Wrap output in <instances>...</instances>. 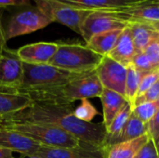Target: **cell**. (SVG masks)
<instances>
[{
	"mask_svg": "<svg viewBox=\"0 0 159 158\" xmlns=\"http://www.w3.org/2000/svg\"><path fill=\"white\" fill-rule=\"evenodd\" d=\"M73 103L54 101H34L29 108L1 119L4 123L30 122L57 127L77 140L91 146L104 149L107 130L102 122H85L74 115Z\"/></svg>",
	"mask_w": 159,
	"mask_h": 158,
	"instance_id": "cell-1",
	"label": "cell"
},
{
	"mask_svg": "<svg viewBox=\"0 0 159 158\" xmlns=\"http://www.w3.org/2000/svg\"><path fill=\"white\" fill-rule=\"evenodd\" d=\"M103 87L95 71L79 74L66 85L44 92L27 94L33 101H54L74 103L75 101L96 98L102 95Z\"/></svg>",
	"mask_w": 159,
	"mask_h": 158,
	"instance_id": "cell-2",
	"label": "cell"
},
{
	"mask_svg": "<svg viewBox=\"0 0 159 158\" xmlns=\"http://www.w3.org/2000/svg\"><path fill=\"white\" fill-rule=\"evenodd\" d=\"M22 83L17 92L24 94L44 92L62 87L79 74L59 69L49 64L22 62Z\"/></svg>",
	"mask_w": 159,
	"mask_h": 158,
	"instance_id": "cell-3",
	"label": "cell"
},
{
	"mask_svg": "<svg viewBox=\"0 0 159 158\" xmlns=\"http://www.w3.org/2000/svg\"><path fill=\"white\" fill-rule=\"evenodd\" d=\"M102 58L87 45L58 42L57 51L48 64L70 73L84 74L95 71Z\"/></svg>",
	"mask_w": 159,
	"mask_h": 158,
	"instance_id": "cell-4",
	"label": "cell"
},
{
	"mask_svg": "<svg viewBox=\"0 0 159 158\" xmlns=\"http://www.w3.org/2000/svg\"><path fill=\"white\" fill-rule=\"evenodd\" d=\"M1 127L18 131L43 146L63 148L94 147L82 142L81 141L54 126L30 122H14L1 124Z\"/></svg>",
	"mask_w": 159,
	"mask_h": 158,
	"instance_id": "cell-5",
	"label": "cell"
},
{
	"mask_svg": "<svg viewBox=\"0 0 159 158\" xmlns=\"http://www.w3.org/2000/svg\"><path fill=\"white\" fill-rule=\"evenodd\" d=\"M38 7L51 22H58L67 26L80 34L81 25L86 17L92 10L75 8L59 0H34Z\"/></svg>",
	"mask_w": 159,
	"mask_h": 158,
	"instance_id": "cell-6",
	"label": "cell"
},
{
	"mask_svg": "<svg viewBox=\"0 0 159 158\" xmlns=\"http://www.w3.org/2000/svg\"><path fill=\"white\" fill-rule=\"evenodd\" d=\"M51 23V20L38 8L30 7L14 14L5 28L7 42L14 37L28 34L43 29Z\"/></svg>",
	"mask_w": 159,
	"mask_h": 158,
	"instance_id": "cell-7",
	"label": "cell"
},
{
	"mask_svg": "<svg viewBox=\"0 0 159 158\" xmlns=\"http://www.w3.org/2000/svg\"><path fill=\"white\" fill-rule=\"evenodd\" d=\"M95 72L103 88L115 91L125 97L127 80V67L125 65L109 56H103Z\"/></svg>",
	"mask_w": 159,
	"mask_h": 158,
	"instance_id": "cell-8",
	"label": "cell"
},
{
	"mask_svg": "<svg viewBox=\"0 0 159 158\" xmlns=\"http://www.w3.org/2000/svg\"><path fill=\"white\" fill-rule=\"evenodd\" d=\"M127 25L126 21L113 16L107 10H92L81 25L80 35L87 43L95 34L113 30H123Z\"/></svg>",
	"mask_w": 159,
	"mask_h": 158,
	"instance_id": "cell-9",
	"label": "cell"
},
{
	"mask_svg": "<svg viewBox=\"0 0 159 158\" xmlns=\"http://www.w3.org/2000/svg\"><path fill=\"white\" fill-rule=\"evenodd\" d=\"M22 61L15 50L6 48L0 56V90L18 91L22 83Z\"/></svg>",
	"mask_w": 159,
	"mask_h": 158,
	"instance_id": "cell-10",
	"label": "cell"
},
{
	"mask_svg": "<svg viewBox=\"0 0 159 158\" xmlns=\"http://www.w3.org/2000/svg\"><path fill=\"white\" fill-rule=\"evenodd\" d=\"M107 11L127 23L141 22L151 24L159 21V0H143L129 7Z\"/></svg>",
	"mask_w": 159,
	"mask_h": 158,
	"instance_id": "cell-11",
	"label": "cell"
},
{
	"mask_svg": "<svg viewBox=\"0 0 159 158\" xmlns=\"http://www.w3.org/2000/svg\"><path fill=\"white\" fill-rule=\"evenodd\" d=\"M42 146L18 131L3 127L0 128V147L2 148L19 153L22 156L30 157Z\"/></svg>",
	"mask_w": 159,
	"mask_h": 158,
	"instance_id": "cell-12",
	"label": "cell"
},
{
	"mask_svg": "<svg viewBox=\"0 0 159 158\" xmlns=\"http://www.w3.org/2000/svg\"><path fill=\"white\" fill-rule=\"evenodd\" d=\"M58 48V42H37L16 50L19 59L30 64H48Z\"/></svg>",
	"mask_w": 159,
	"mask_h": 158,
	"instance_id": "cell-13",
	"label": "cell"
},
{
	"mask_svg": "<svg viewBox=\"0 0 159 158\" xmlns=\"http://www.w3.org/2000/svg\"><path fill=\"white\" fill-rule=\"evenodd\" d=\"M36 158H104V149L89 148H63L42 146L32 156Z\"/></svg>",
	"mask_w": 159,
	"mask_h": 158,
	"instance_id": "cell-14",
	"label": "cell"
},
{
	"mask_svg": "<svg viewBox=\"0 0 159 158\" xmlns=\"http://www.w3.org/2000/svg\"><path fill=\"white\" fill-rule=\"evenodd\" d=\"M33 103L34 101L27 94L0 90V121L6 116L29 108Z\"/></svg>",
	"mask_w": 159,
	"mask_h": 158,
	"instance_id": "cell-15",
	"label": "cell"
},
{
	"mask_svg": "<svg viewBox=\"0 0 159 158\" xmlns=\"http://www.w3.org/2000/svg\"><path fill=\"white\" fill-rule=\"evenodd\" d=\"M135 54L136 51L133 44L131 32L127 25V27L122 30L115 47L107 56L128 67L129 65H130Z\"/></svg>",
	"mask_w": 159,
	"mask_h": 158,
	"instance_id": "cell-16",
	"label": "cell"
},
{
	"mask_svg": "<svg viewBox=\"0 0 159 158\" xmlns=\"http://www.w3.org/2000/svg\"><path fill=\"white\" fill-rule=\"evenodd\" d=\"M100 99L102 103L103 110L102 123L107 129L116 118V116L129 102L124 96L106 88H103Z\"/></svg>",
	"mask_w": 159,
	"mask_h": 158,
	"instance_id": "cell-17",
	"label": "cell"
},
{
	"mask_svg": "<svg viewBox=\"0 0 159 158\" xmlns=\"http://www.w3.org/2000/svg\"><path fill=\"white\" fill-rule=\"evenodd\" d=\"M149 139V135L145 134L137 139L106 147L104 149V158H135Z\"/></svg>",
	"mask_w": 159,
	"mask_h": 158,
	"instance_id": "cell-18",
	"label": "cell"
},
{
	"mask_svg": "<svg viewBox=\"0 0 159 158\" xmlns=\"http://www.w3.org/2000/svg\"><path fill=\"white\" fill-rule=\"evenodd\" d=\"M75 8L86 10H113L132 6L143 0H59Z\"/></svg>",
	"mask_w": 159,
	"mask_h": 158,
	"instance_id": "cell-19",
	"label": "cell"
},
{
	"mask_svg": "<svg viewBox=\"0 0 159 158\" xmlns=\"http://www.w3.org/2000/svg\"><path fill=\"white\" fill-rule=\"evenodd\" d=\"M122 30H113L93 35L87 43V47L94 52L107 56L115 47Z\"/></svg>",
	"mask_w": 159,
	"mask_h": 158,
	"instance_id": "cell-20",
	"label": "cell"
},
{
	"mask_svg": "<svg viewBox=\"0 0 159 158\" xmlns=\"http://www.w3.org/2000/svg\"><path fill=\"white\" fill-rule=\"evenodd\" d=\"M131 114H132V106L129 103H127L126 106L120 111V113L113 120L111 125L106 129L107 137L105 141V148L120 142L121 135Z\"/></svg>",
	"mask_w": 159,
	"mask_h": 158,
	"instance_id": "cell-21",
	"label": "cell"
},
{
	"mask_svg": "<svg viewBox=\"0 0 159 158\" xmlns=\"http://www.w3.org/2000/svg\"><path fill=\"white\" fill-rule=\"evenodd\" d=\"M128 27L131 32L136 53L144 52L145 48L154 38L157 30L150 24L141 22H129L128 23Z\"/></svg>",
	"mask_w": 159,
	"mask_h": 158,
	"instance_id": "cell-22",
	"label": "cell"
},
{
	"mask_svg": "<svg viewBox=\"0 0 159 158\" xmlns=\"http://www.w3.org/2000/svg\"><path fill=\"white\" fill-rule=\"evenodd\" d=\"M145 74L138 71L132 65H129L127 67V80H126V93L125 97L128 102L132 106L134 105V102L137 98L138 89L140 87V83L142 78Z\"/></svg>",
	"mask_w": 159,
	"mask_h": 158,
	"instance_id": "cell-23",
	"label": "cell"
},
{
	"mask_svg": "<svg viewBox=\"0 0 159 158\" xmlns=\"http://www.w3.org/2000/svg\"><path fill=\"white\" fill-rule=\"evenodd\" d=\"M148 134V124L143 122L136 115L131 114L121 135L120 142L131 141Z\"/></svg>",
	"mask_w": 159,
	"mask_h": 158,
	"instance_id": "cell-24",
	"label": "cell"
},
{
	"mask_svg": "<svg viewBox=\"0 0 159 158\" xmlns=\"http://www.w3.org/2000/svg\"><path fill=\"white\" fill-rule=\"evenodd\" d=\"M159 110V100L156 102H148L135 106L132 114L144 123H148Z\"/></svg>",
	"mask_w": 159,
	"mask_h": 158,
	"instance_id": "cell-25",
	"label": "cell"
},
{
	"mask_svg": "<svg viewBox=\"0 0 159 158\" xmlns=\"http://www.w3.org/2000/svg\"><path fill=\"white\" fill-rule=\"evenodd\" d=\"M74 115L76 118L82 121L91 122V120H93V118L99 115V112L88 99H84L81 100L80 104L75 109Z\"/></svg>",
	"mask_w": 159,
	"mask_h": 158,
	"instance_id": "cell-26",
	"label": "cell"
},
{
	"mask_svg": "<svg viewBox=\"0 0 159 158\" xmlns=\"http://www.w3.org/2000/svg\"><path fill=\"white\" fill-rule=\"evenodd\" d=\"M130 65H132L135 69L144 74L157 70L153 65V63L151 62L150 59L147 57V55L144 52L136 53L131 61Z\"/></svg>",
	"mask_w": 159,
	"mask_h": 158,
	"instance_id": "cell-27",
	"label": "cell"
},
{
	"mask_svg": "<svg viewBox=\"0 0 159 158\" xmlns=\"http://www.w3.org/2000/svg\"><path fill=\"white\" fill-rule=\"evenodd\" d=\"M156 69H159V32L157 31L154 38L144 50Z\"/></svg>",
	"mask_w": 159,
	"mask_h": 158,
	"instance_id": "cell-28",
	"label": "cell"
},
{
	"mask_svg": "<svg viewBox=\"0 0 159 158\" xmlns=\"http://www.w3.org/2000/svg\"><path fill=\"white\" fill-rule=\"evenodd\" d=\"M157 80H159V69L154 70V71L149 72V73H146L141 80L137 97L145 93Z\"/></svg>",
	"mask_w": 159,
	"mask_h": 158,
	"instance_id": "cell-29",
	"label": "cell"
},
{
	"mask_svg": "<svg viewBox=\"0 0 159 158\" xmlns=\"http://www.w3.org/2000/svg\"><path fill=\"white\" fill-rule=\"evenodd\" d=\"M159 100V80H157L145 93H143V95L139 96L136 98L135 102H134V105L133 108L139 104L144 103V102H156Z\"/></svg>",
	"mask_w": 159,
	"mask_h": 158,
	"instance_id": "cell-30",
	"label": "cell"
},
{
	"mask_svg": "<svg viewBox=\"0 0 159 158\" xmlns=\"http://www.w3.org/2000/svg\"><path fill=\"white\" fill-rule=\"evenodd\" d=\"M148 124V135L152 142L155 143L157 152L159 148V110L155 116L147 123Z\"/></svg>",
	"mask_w": 159,
	"mask_h": 158,
	"instance_id": "cell-31",
	"label": "cell"
},
{
	"mask_svg": "<svg viewBox=\"0 0 159 158\" xmlns=\"http://www.w3.org/2000/svg\"><path fill=\"white\" fill-rule=\"evenodd\" d=\"M135 158H159L157 149L151 139L143 146Z\"/></svg>",
	"mask_w": 159,
	"mask_h": 158,
	"instance_id": "cell-32",
	"label": "cell"
},
{
	"mask_svg": "<svg viewBox=\"0 0 159 158\" xmlns=\"http://www.w3.org/2000/svg\"><path fill=\"white\" fill-rule=\"evenodd\" d=\"M31 0H0V8L15 6H26L29 5Z\"/></svg>",
	"mask_w": 159,
	"mask_h": 158,
	"instance_id": "cell-33",
	"label": "cell"
},
{
	"mask_svg": "<svg viewBox=\"0 0 159 158\" xmlns=\"http://www.w3.org/2000/svg\"><path fill=\"white\" fill-rule=\"evenodd\" d=\"M6 48H7V40L5 38V28L3 26L2 12L0 10V56L3 54Z\"/></svg>",
	"mask_w": 159,
	"mask_h": 158,
	"instance_id": "cell-34",
	"label": "cell"
},
{
	"mask_svg": "<svg viewBox=\"0 0 159 158\" xmlns=\"http://www.w3.org/2000/svg\"><path fill=\"white\" fill-rule=\"evenodd\" d=\"M0 158H15L13 156V152L10 150L0 147Z\"/></svg>",
	"mask_w": 159,
	"mask_h": 158,
	"instance_id": "cell-35",
	"label": "cell"
},
{
	"mask_svg": "<svg viewBox=\"0 0 159 158\" xmlns=\"http://www.w3.org/2000/svg\"><path fill=\"white\" fill-rule=\"evenodd\" d=\"M155 30H157V31H158L159 32V21H157V22H154V23H151L150 24Z\"/></svg>",
	"mask_w": 159,
	"mask_h": 158,
	"instance_id": "cell-36",
	"label": "cell"
},
{
	"mask_svg": "<svg viewBox=\"0 0 159 158\" xmlns=\"http://www.w3.org/2000/svg\"><path fill=\"white\" fill-rule=\"evenodd\" d=\"M20 158H36V157H33V156H30V157H27V156H20Z\"/></svg>",
	"mask_w": 159,
	"mask_h": 158,
	"instance_id": "cell-37",
	"label": "cell"
},
{
	"mask_svg": "<svg viewBox=\"0 0 159 158\" xmlns=\"http://www.w3.org/2000/svg\"><path fill=\"white\" fill-rule=\"evenodd\" d=\"M158 156H159V148H158Z\"/></svg>",
	"mask_w": 159,
	"mask_h": 158,
	"instance_id": "cell-38",
	"label": "cell"
},
{
	"mask_svg": "<svg viewBox=\"0 0 159 158\" xmlns=\"http://www.w3.org/2000/svg\"><path fill=\"white\" fill-rule=\"evenodd\" d=\"M0 128H1V125H0Z\"/></svg>",
	"mask_w": 159,
	"mask_h": 158,
	"instance_id": "cell-39",
	"label": "cell"
}]
</instances>
